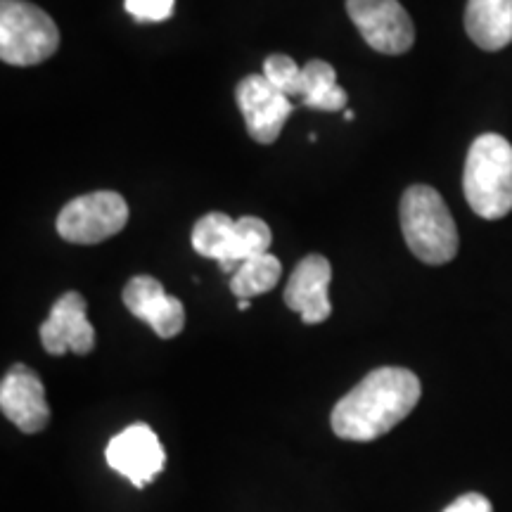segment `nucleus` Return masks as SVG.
<instances>
[{
	"label": "nucleus",
	"mask_w": 512,
	"mask_h": 512,
	"mask_svg": "<svg viewBox=\"0 0 512 512\" xmlns=\"http://www.w3.org/2000/svg\"><path fill=\"white\" fill-rule=\"evenodd\" d=\"M420 394V380L411 370L377 368L332 408V432L347 441L380 439L411 415Z\"/></svg>",
	"instance_id": "f257e3e1"
},
{
	"label": "nucleus",
	"mask_w": 512,
	"mask_h": 512,
	"mask_svg": "<svg viewBox=\"0 0 512 512\" xmlns=\"http://www.w3.org/2000/svg\"><path fill=\"white\" fill-rule=\"evenodd\" d=\"M401 230L422 264L441 266L456 259L458 228L444 197L430 185H411L401 197Z\"/></svg>",
	"instance_id": "f03ea898"
},
{
	"label": "nucleus",
	"mask_w": 512,
	"mask_h": 512,
	"mask_svg": "<svg viewBox=\"0 0 512 512\" xmlns=\"http://www.w3.org/2000/svg\"><path fill=\"white\" fill-rule=\"evenodd\" d=\"M463 190L472 211L496 221L512 211V145L498 133H484L465 159Z\"/></svg>",
	"instance_id": "7ed1b4c3"
},
{
	"label": "nucleus",
	"mask_w": 512,
	"mask_h": 512,
	"mask_svg": "<svg viewBox=\"0 0 512 512\" xmlns=\"http://www.w3.org/2000/svg\"><path fill=\"white\" fill-rule=\"evenodd\" d=\"M271 228L256 216L233 221L228 214L211 211L192 228V247L197 254L219 261L226 273H235L252 256L266 254L271 247Z\"/></svg>",
	"instance_id": "20e7f679"
},
{
	"label": "nucleus",
	"mask_w": 512,
	"mask_h": 512,
	"mask_svg": "<svg viewBox=\"0 0 512 512\" xmlns=\"http://www.w3.org/2000/svg\"><path fill=\"white\" fill-rule=\"evenodd\" d=\"M60 31L48 12L27 0H0V57L12 67H34L55 55Z\"/></svg>",
	"instance_id": "39448f33"
},
{
	"label": "nucleus",
	"mask_w": 512,
	"mask_h": 512,
	"mask_svg": "<svg viewBox=\"0 0 512 512\" xmlns=\"http://www.w3.org/2000/svg\"><path fill=\"white\" fill-rule=\"evenodd\" d=\"M128 223V204L119 192L98 190L64 204L57 216V233L72 245H98L121 233Z\"/></svg>",
	"instance_id": "423d86ee"
},
{
	"label": "nucleus",
	"mask_w": 512,
	"mask_h": 512,
	"mask_svg": "<svg viewBox=\"0 0 512 512\" xmlns=\"http://www.w3.org/2000/svg\"><path fill=\"white\" fill-rule=\"evenodd\" d=\"M347 15L377 53L403 55L413 48V19L399 0H347Z\"/></svg>",
	"instance_id": "0eeeda50"
},
{
	"label": "nucleus",
	"mask_w": 512,
	"mask_h": 512,
	"mask_svg": "<svg viewBox=\"0 0 512 512\" xmlns=\"http://www.w3.org/2000/svg\"><path fill=\"white\" fill-rule=\"evenodd\" d=\"M235 100L245 117L249 136L261 145L275 143L294 112L292 100L280 93L264 74L245 76L235 88Z\"/></svg>",
	"instance_id": "6e6552de"
},
{
	"label": "nucleus",
	"mask_w": 512,
	"mask_h": 512,
	"mask_svg": "<svg viewBox=\"0 0 512 512\" xmlns=\"http://www.w3.org/2000/svg\"><path fill=\"white\" fill-rule=\"evenodd\" d=\"M105 458L114 472H119L121 477H126L138 489L150 484L166 465L162 441L157 439L152 427L143 425V422L119 432L107 444Z\"/></svg>",
	"instance_id": "1a4fd4ad"
},
{
	"label": "nucleus",
	"mask_w": 512,
	"mask_h": 512,
	"mask_svg": "<svg viewBox=\"0 0 512 512\" xmlns=\"http://www.w3.org/2000/svg\"><path fill=\"white\" fill-rule=\"evenodd\" d=\"M0 408L24 434H38L50 422L46 387L29 366H12L0 382Z\"/></svg>",
	"instance_id": "9d476101"
},
{
	"label": "nucleus",
	"mask_w": 512,
	"mask_h": 512,
	"mask_svg": "<svg viewBox=\"0 0 512 512\" xmlns=\"http://www.w3.org/2000/svg\"><path fill=\"white\" fill-rule=\"evenodd\" d=\"M86 299L79 292H67L50 309L41 325V344L48 354L62 356L67 351L86 356L95 347V330L86 316Z\"/></svg>",
	"instance_id": "9b49d317"
},
{
	"label": "nucleus",
	"mask_w": 512,
	"mask_h": 512,
	"mask_svg": "<svg viewBox=\"0 0 512 512\" xmlns=\"http://www.w3.org/2000/svg\"><path fill=\"white\" fill-rule=\"evenodd\" d=\"M332 266L323 254H309L299 261L285 287V304L297 311L306 325H318L330 318Z\"/></svg>",
	"instance_id": "f8f14e48"
},
{
	"label": "nucleus",
	"mask_w": 512,
	"mask_h": 512,
	"mask_svg": "<svg viewBox=\"0 0 512 512\" xmlns=\"http://www.w3.org/2000/svg\"><path fill=\"white\" fill-rule=\"evenodd\" d=\"M124 304L133 316L145 320L157 337L171 339L185 328V306L181 299L166 294L152 275H136L124 287Z\"/></svg>",
	"instance_id": "ddd939ff"
},
{
	"label": "nucleus",
	"mask_w": 512,
	"mask_h": 512,
	"mask_svg": "<svg viewBox=\"0 0 512 512\" xmlns=\"http://www.w3.org/2000/svg\"><path fill=\"white\" fill-rule=\"evenodd\" d=\"M465 31L489 53L512 43V0H467Z\"/></svg>",
	"instance_id": "4468645a"
},
{
	"label": "nucleus",
	"mask_w": 512,
	"mask_h": 512,
	"mask_svg": "<svg viewBox=\"0 0 512 512\" xmlns=\"http://www.w3.org/2000/svg\"><path fill=\"white\" fill-rule=\"evenodd\" d=\"M297 98L304 107L320 112H337L349 105V95L342 86H337L335 67L323 60H311L302 67L297 86Z\"/></svg>",
	"instance_id": "2eb2a0df"
},
{
	"label": "nucleus",
	"mask_w": 512,
	"mask_h": 512,
	"mask_svg": "<svg viewBox=\"0 0 512 512\" xmlns=\"http://www.w3.org/2000/svg\"><path fill=\"white\" fill-rule=\"evenodd\" d=\"M280 275H283V266L275 259L273 254H259L240 264L238 271L230 278V290L238 299H252L259 294L271 292L278 285Z\"/></svg>",
	"instance_id": "dca6fc26"
},
{
	"label": "nucleus",
	"mask_w": 512,
	"mask_h": 512,
	"mask_svg": "<svg viewBox=\"0 0 512 512\" xmlns=\"http://www.w3.org/2000/svg\"><path fill=\"white\" fill-rule=\"evenodd\" d=\"M299 74L302 67L292 60L290 55H271L264 62V76L278 88L280 93H285L287 98H297V86H299Z\"/></svg>",
	"instance_id": "f3484780"
},
{
	"label": "nucleus",
	"mask_w": 512,
	"mask_h": 512,
	"mask_svg": "<svg viewBox=\"0 0 512 512\" xmlns=\"http://www.w3.org/2000/svg\"><path fill=\"white\" fill-rule=\"evenodd\" d=\"M176 0H124L128 15L138 22H164L174 15Z\"/></svg>",
	"instance_id": "a211bd4d"
},
{
	"label": "nucleus",
	"mask_w": 512,
	"mask_h": 512,
	"mask_svg": "<svg viewBox=\"0 0 512 512\" xmlns=\"http://www.w3.org/2000/svg\"><path fill=\"white\" fill-rule=\"evenodd\" d=\"M444 512H494L491 501L482 494H465L453 501Z\"/></svg>",
	"instance_id": "6ab92c4d"
},
{
	"label": "nucleus",
	"mask_w": 512,
	"mask_h": 512,
	"mask_svg": "<svg viewBox=\"0 0 512 512\" xmlns=\"http://www.w3.org/2000/svg\"><path fill=\"white\" fill-rule=\"evenodd\" d=\"M238 306H240V311H247L249 309V299H240Z\"/></svg>",
	"instance_id": "aec40b11"
},
{
	"label": "nucleus",
	"mask_w": 512,
	"mask_h": 512,
	"mask_svg": "<svg viewBox=\"0 0 512 512\" xmlns=\"http://www.w3.org/2000/svg\"><path fill=\"white\" fill-rule=\"evenodd\" d=\"M344 119H347V121H354V119H356V114L351 112V110H344Z\"/></svg>",
	"instance_id": "412c9836"
}]
</instances>
